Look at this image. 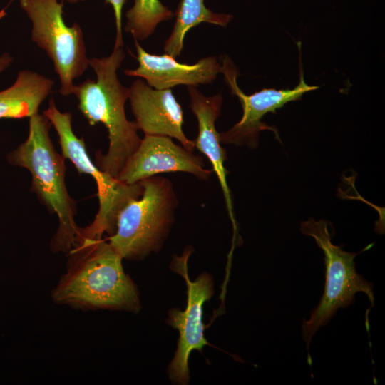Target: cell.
<instances>
[{
    "label": "cell",
    "mask_w": 385,
    "mask_h": 385,
    "mask_svg": "<svg viewBox=\"0 0 385 385\" xmlns=\"http://www.w3.org/2000/svg\"><path fill=\"white\" fill-rule=\"evenodd\" d=\"M232 19V15L212 11L203 0H181L172 33L165 41V53L173 58L179 56L185 34L199 24L207 22L225 27Z\"/></svg>",
    "instance_id": "9a60e30c"
},
{
    "label": "cell",
    "mask_w": 385,
    "mask_h": 385,
    "mask_svg": "<svg viewBox=\"0 0 385 385\" xmlns=\"http://www.w3.org/2000/svg\"><path fill=\"white\" fill-rule=\"evenodd\" d=\"M125 16V31L135 40L143 41L154 32L159 23L172 19L173 13L159 0H134Z\"/></svg>",
    "instance_id": "2e32d148"
},
{
    "label": "cell",
    "mask_w": 385,
    "mask_h": 385,
    "mask_svg": "<svg viewBox=\"0 0 385 385\" xmlns=\"http://www.w3.org/2000/svg\"><path fill=\"white\" fill-rule=\"evenodd\" d=\"M43 114L56 130L62 155L71 161L80 173L91 175L96 183L98 212L88 226L78 227L75 242L102 238L104 233L113 235L119 212L127 203L142 195L143 186L140 182L123 183L94 164L86 152L83 138H78L73 131L72 115L61 112L53 98Z\"/></svg>",
    "instance_id": "8992f818"
},
{
    "label": "cell",
    "mask_w": 385,
    "mask_h": 385,
    "mask_svg": "<svg viewBox=\"0 0 385 385\" xmlns=\"http://www.w3.org/2000/svg\"><path fill=\"white\" fill-rule=\"evenodd\" d=\"M300 68L299 82L294 88L282 90L264 88L247 95L237 86L238 71L231 60L228 57L223 59L221 73L224 74L232 93L239 98L243 113L240 121L233 127L220 133V142L255 148L257 146L260 133L265 130L272 131L277 139L280 140L274 127L262 122V119L267 113H274L286 103L300 99L305 93L319 88V86H310L305 82L302 66Z\"/></svg>",
    "instance_id": "9c48e42d"
},
{
    "label": "cell",
    "mask_w": 385,
    "mask_h": 385,
    "mask_svg": "<svg viewBox=\"0 0 385 385\" xmlns=\"http://www.w3.org/2000/svg\"><path fill=\"white\" fill-rule=\"evenodd\" d=\"M123 260L106 239L76 242L68 252L66 271L51 291L53 302L81 310L138 313V291Z\"/></svg>",
    "instance_id": "6da1fadb"
},
{
    "label": "cell",
    "mask_w": 385,
    "mask_h": 385,
    "mask_svg": "<svg viewBox=\"0 0 385 385\" xmlns=\"http://www.w3.org/2000/svg\"><path fill=\"white\" fill-rule=\"evenodd\" d=\"M128 99L135 122L145 135L173 138L185 149L194 150L193 140L188 139L183 130L182 107L170 88H153L138 79L129 88Z\"/></svg>",
    "instance_id": "8fae6325"
},
{
    "label": "cell",
    "mask_w": 385,
    "mask_h": 385,
    "mask_svg": "<svg viewBox=\"0 0 385 385\" xmlns=\"http://www.w3.org/2000/svg\"><path fill=\"white\" fill-rule=\"evenodd\" d=\"M31 24V40L43 49L58 76L63 96L72 94L74 79L89 67L83 33L74 23L68 26L63 18V2L58 0H20Z\"/></svg>",
    "instance_id": "52a82bcc"
},
{
    "label": "cell",
    "mask_w": 385,
    "mask_h": 385,
    "mask_svg": "<svg viewBox=\"0 0 385 385\" xmlns=\"http://www.w3.org/2000/svg\"><path fill=\"white\" fill-rule=\"evenodd\" d=\"M54 81L30 70L19 71L14 83L0 91V119L30 118L38 113Z\"/></svg>",
    "instance_id": "5bb4252c"
},
{
    "label": "cell",
    "mask_w": 385,
    "mask_h": 385,
    "mask_svg": "<svg viewBox=\"0 0 385 385\" xmlns=\"http://www.w3.org/2000/svg\"><path fill=\"white\" fill-rule=\"evenodd\" d=\"M65 1L70 4H77L78 2L83 1L84 0H65Z\"/></svg>",
    "instance_id": "d6986e66"
},
{
    "label": "cell",
    "mask_w": 385,
    "mask_h": 385,
    "mask_svg": "<svg viewBox=\"0 0 385 385\" xmlns=\"http://www.w3.org/2000/svg\"><path fill=\"white\" fill-rule=\"evenodd\" d=\"M52 125L43 115L29 118L26 140L6 155L8 162L27 169L31 175V190L51 213L58 218L50 249L54 253H68L73 247L78 229L76 207L66 184V158L54 148L50 137Z\"/></svg>",
    "instance_id": "3957f363"
},
{
    "label": "cell",
    "mask_w": 385,
    "mask_h": 385,
    "mask_svg": "<svg viewBox=\"0 0 385 385\" xmlns=\"http://www.w3.org/2000/svg\"><path fill=\"white\" fill-rule=\"evenodd\" d=\"M125 57L123 47L114 46L108 56L89 59L96 81L86 79L74 85L72 93L89 125L101 123L107 129L108 149L105 155L96 153V165L116 178L141 142L136 123L125 115L129 88L121 84L117 75Z\"/></svg>",
    "instance_id": "7a4b0ae2"
},
{
    "label": "cell",
    "mask_w": 385,
    "mask_h": 385,
    "mask_svg": "<svg viewBox=\"0 0 385 385\" xmlns=\"http://www.w3.org/2000/svg\"><path fill=\"white\" fill-rule=\"evenodd\" d=\"M142 195L118 214L115 232L106 238L123 258L140 260L158 252L175 222L178 200L172 183L154 175L140 181Z\"/></svg>",
    "instance_id": "277c9868"
},
{
    "label": "cell",
    "mask_w": 385,
    "mask_h": 385,
    "mask_svg": "<svg viewBox=\"0 0 385 385\" xmlns=\"http://www.w3.org/2000/svg\"><path fill=\"white\" fill-rule=\"evenodd\" d=\"M329 224L327 220L317 221L310 217L302 222L300 227L302 232L312 237L322 250L326 267L322 298L309 318L302 323V336L308 350L316 332L327 324L339 309L354 304L356 293L366 294L371 305L374 304V285L356 272L354 262V258L371 245L359 252H346L332 243L334 232H330Z\"/></svg>",
    "instance_id": "5b68a950"
},
{
    "label": "cell",
    "mask_w": 385,
    "mask_h": 385,
    "mask_svg": "<svg viewBox=\"0 0 385 385\" xmlns=\"http://www.w3.org/2000/svg\"><path fill=\"white\" fill-rule=\"evenodd\" d=\"M138 66L125 70V75L144 78L148 85L158 90L169 89L178 85L197 86L212 83L219 73L221 64L215 56L202 58L188 65L180 63L166 53L161 56L146 52L135 40Z\"/></svg>",
    "instance_id": "7c38bea8"
},
{
    "label": "cell",
    "mask_w": 385,
    "mask_h": 385,
    "mask_svg": "<svg viewBox=\"0 0 385 385\" xmlns=\"http://www.w3.org/2000/svg\"><path fill=\"white\" fill-rule=\"evenodd\" d=\"M190 98V108L197 118L198 135L193 140L195 148L209 160L221 186L227 212L235 229L233 202L227 184V170L224 166L227 159L225 150L221 146L220 133L215 128V121L220 115L222 97L221 94L204 96L195 86H188Z\"/></svg>",
    "instance_id": "4fadbf2b"
},
{
    "label": "cell",
    "mask_w": 385,
    "mask_h": 385,
    "mask_svg": "<svg viewBox=\"0 0 385 385\" xmlns=\"http://www.w3.org/2000/svg\"><path fill=\"white\" fill-rule=\"evenodd\" d=\"M13 58L9 53H5L0 56V73L4 71L12 63Z\"/></svg>",
    "instance_id": "ac0fdd59"
},
{
    "label": "cell",
    "mask_w": 385,
    "mask_h": 385,
    "mask_svg": "<svg viewBox=\"0 0 385 385\" xmlns=\"http://www.w3.org/2000/svg\"><path fill=\"white\" fill-rule=\"evenodd\" d=\"M192 249L187 248L181 256H174L171 269L183 277L188 288V304L184 311L178 308L169 310L166 322L179 332V339L174 357L168 368L170 381L175 384L189 382L188 359L192 351H201L208 344L204 335L202 307L214 294L212 276L203 272L195 281L188 274V260Z\"/></svg>",
    "instance_id": "ba28073f"
},
{
    "label": "cell",
    "mask_w": 385,
    "mask_h": 385,
    "mask_svg": "<svg viewBox=\"0 0 385 385\" xmlns=\"http://www.w3.org/2000/svg\"><path fill=\"white\" fill-rule=\"evenodd\" d=\"M105 2L112 6L114 12L116 27V35L114 46L123 47L122 9L125 3V0H105Z\"/></svg>",
    "instance_id": "e0dca14e"
},
{
    "label": "cell",
    "mask_w": 385,
    "mask_h": 385,
    "mask_svg": "<svg viewBox=\"0 0 385 385\" xmlns=\"http://www.w3.org/2000/svg\"><path fill=\"white\" fill-rule=\"evenodd\" d=\"M169 172L188 173L205 180L211 176L212 170L205 168L202 156L175 144L171 138L145 135L117 178L126 184H133Z\"/></svg>",
    "instance_id": "30bf717a"
}]
</instances>
